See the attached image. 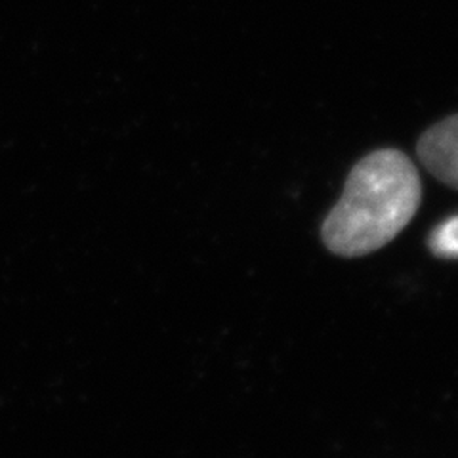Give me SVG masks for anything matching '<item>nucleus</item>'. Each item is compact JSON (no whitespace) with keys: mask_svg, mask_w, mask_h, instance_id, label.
I'll return each instance as SVG.
<instances>
[{"mask_svg":"<svg viewBox=\"0 0 458 458\" xmlns=\"http://www.w3.org/2000/svg\"><path fill=\"white\" fill-rule=\"evenodd\" d=\"M420 203L422 182L409 155L372 151L350 170L342 197L327 214L325 247L342 258L377 252L412 222Z\"/></svg>","mask_w":458,"mask_h":458,"instance_id":"nucleus-1","label":"nucleus"},{"mask_svg":"<svg viewBox=\"0 0 458 458\" xmlns=\"http://www.w3.org/2000/svg\"><path fill=\"white\" fill-rule=\"evenodd\" d=\"M428 247L443 260H458V214L434 227L428 237Z\"/></svg>","mask_w":458,"mask_h":458,"instance_id":"nucleus-3","label":"nucleus"},{"mask_svg":"<svg viewBox=\"0 0 458 458\" xmlns=\"http://www.w3.org/2000/svg\"><path fill=\"white\" fill-rule=\"evenodd\" d=\"M417 157L436 180L458 190V113L428 128L417 141Z\"/></svg>","mask_w":458,"mask_h":458,"instance_id":"nucleus-2","label":"nucleus"}]
</instances>
